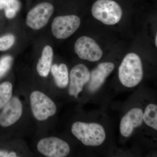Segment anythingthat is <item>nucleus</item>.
I'll return each instance as SVG.
<instances>
[{
    "mask_svg": "<svg viewBox=\"0 0 157 157\" xmlns=\"http://www.w3.org/2000/svg\"><path fill=\"white\" fill-rule=\"evenodd\" d=\"M119 78L124 86L131 88L137 85L143 77L142 62L136 53L128 54L119 68Z\"/></svg>",
    "mask_w": 157,
    "mask_h": 157,
    "instance_id": "f257e3e1",
    "label": "nucleus"
},
{
    "mask_svg": "<svg viewBox=\"0 0 157 157\" xmlns=\"http://www.w3.org/2000/svg\"><path fill=\"white\" fill-rule=\"evenodd\" d=\"M71 130L73 135L86 146H99L106 138L105 131L100 124L76 122Z\"/></svg>",
    "mask_w": 157,
    "mask_h": 157,
    "instance_id": "f03ea898",
    "label": "nucleus"
},
{
    "mask_svg": "<svg viewBox=\"0 0 157 157\" xmlns=\"http://www.w3.org/2000/svg\"><path fill=\"white\" fill-rule=\"evenodd\" d=\"M93 17L107 25L119 22L123 11L120 5L112 0H98L92 7Z\"/></svg>",
    "mask_w": 157,
    "mask_h": 157,
    "instance_id": "7ed1b4c3",
    "label": "nucleus"
},
{
    "mask_svg": "<svg viewBox=\"0 0 157 157\" xmlns=\"http://www.w3.org/2000/svg\"><path fill=\"white\" fill-rule=\"evenodd\" d=\"M31 108L34 117L37 120H46L56 112V107L53 101L39 91H35L30 97Z\"/></svg>",
    "mask_w": 157,
    "mask_h": 157,
    "instance_id": "20e7f679",
    "label": "nucleus"
},
{
    "mask_svg": "<svg viewBox=\"0 0 157 157\" xmlns=\"http://www.w3.org/2000/svg\"><path fill=\"white\" fill-rule=\"evenodd\" d=\"M80 25V18L76 15L58 16L53 20L52 31L57 39H66L75 33Z\"/></svg>",
    "mask_w": 157,
    "mask_h": 157,
    "instance_id": "39448f33",
    "label": "nucleus"
},
{
    "mask_svg": "<svg viewBox=\"0 0 157 157\" xmlns=\"http://www.w3.org/2000/svg\"><path fill=\"white\" fill-rule=\"evenodd\" d=\"M74 49L80 59L90 62L99 60L103 56L102 49L94 39L86 36L78 38Z\"/></svg>",
    "mask_w": 157,
    "mask_h": 157,
    "instance_id": "423d86ee",
    "label": "nucleus"
},
{
    "mask_svg": "<svg viewBox=\"0 0 157 157\" xmlns=\"http://www.w3.org/2000/svg\"><path fill=\"white\" fill-rule=\"evenodd\" d=\"M39 152L48 157H64L69 154L70 147L66 141L56 137L42 139L38 142Z\"/></svg>",
    "mask_w": 157,
    "mask_h": 157,
    "instance_id": "0eeeda50",
    "label": "nucleus"
},
{
    "mask_svg": "<svg viewBox=\"0 0 157 157\" xmlns=\"http://www.w3.org/2000/svg\"><path fill=\"white\" fill-rule=\"evenodd\" d=\"M54 11V7L47 2L40 3L29 11L26 24L35 30L42 28L48 23Z\"/></svg>",
    "mask_w": 157,
    "mask_h": 157,
    "instance_id": "6e6552de",
    "label": "nucleus"
},
{
    "mask_svg": "<svg viewBox=\"0 0 157 157\" xmlns=\"http://www.w3.org/2000/svg\"><path fill=\"white\" fill-rule=\"evenodd\" d=\"M90 77L89 70L84 65L79 64L73 67L70 73V95L77 98L84 85L88 82Z\"/></svg>",
    "mask_w": 157,
    "mask_h": 157,
    "instance_id": "1a4fd4ad",
    "label": "nucleus"
},
{
    "mask_svg": "<svg viewBox=\"0 0 157 157\" xmlns=\"http://www.w3.org/2000/svg\"><path fill=\"white\" fill-rule=\"evenodd\" d=\"M22 105L17 97H13L3 107L0 113V125L10 126L16 123L21 117Z\"/></svg>",
    "mask_w": 157,
    "mask_h": 157,
    "instance_id": "9d476101",
    "label": "nucleus"
},
{
    "mask_svg": "<svg viewBox=\"0 0 157 157\" xmlns=\"http://www.w3.org/2000/svg\"><path fill=\"white\" fill-rule=\"evenodd\" d=\"M114 64L105 62L99 64L90 73L88 89L92 92L98 90L104 83L105 79L114 70Z\"/></svg>",
    "mask_w": 157,
    "mask_h": 157,
    "instance_id": "9b49d317",
    "label": "nucleus"
},
{
    "mask_svg": "<svg viewBox=\"0 0 157 157\" xmlns=\"http://www.w3.org/2000/svg\"><path fill=\"white\" fill-rule=\"evenodd\" d=\"M143 110L140 108H133L122 118L120 123L121 134L125 137L132 135L135 128L140 126L143 123Z\"/></svg>",
    "mask_w": 157,
    "mask_h": 157,
    "instance_id": "f8f14e48",
    "label": "nucleus"
},
{
    "mask_svg": "<svg viewBox=\"0 0 157 157\" xmlns=\"http://www.w3.org/2000/svg\"><path fill=\"white\" fill-rule=\"evenodd\" d=\"M53 50L51 46L46 45L42 50V56L37 65V70L40 76L46 77L49 73L52 59Z\"/></svg>",
    "mask_w": 157,
    "mask_h": 157,
    "instance_id": "ddd939ff",
    "label": "nucleus"
},
{
    "mask_svg": "<svg viewBox=\"0 0 157 157\" xmlns=\"http://www.w3.org/2000/svg\"><path fill=\"white\" fill-rule=\"evenodd\" d=\"M51 72L56 85L61 88L67 87L69 82L68 68L65 64L59 66L56 64L52 67Z\"/></svg>",
    "mask_w": 157,
    "mask_h": 157,
    "instance_id": "4468645a",
    "label": "nucleus"
},
{
    "mask_svg": "<svg viewBox=\"0 0 157 157\" xmlns=\"http://www.w3.org/2000/svg\"><path fill=\"white\" fill-rule=\"evenodd\" d=\"M143 121L148 126L157 130V106L150 104L147 107L143 113Z\"/></svg>",
    "mask_w": 157,
    "mask_h": 157,
    "instance_id": "2eb2a0df",
    "label": "nucleus"
},
{
    "mask_svg": "<svg viewBox=\"0 0 157 157\" xmlns=\"http://www.w3.org/2000/svg\"><path fill=\"white\" fill-rule=\"evenodd\" d=\"M12 95V85L9 82L0 85V109L2 108L11 99Z\"/></svg>",
    "mask_w": 157,
    "mask_h": 157,
    "instance_id": "dca6fc26",
    "label": "nucleus"
},
{
    "mask_svg": "<svg viewBox=\"0 0 157 157\" xmlns=\"http://www.w3.org/2000/svg\"><path fill=\"white\" fill-rule=\"evenodd\" d=\"M20 3L18 0H9L5 7V13L9 18H13L19 10Z\"/></svg>",
    "mask_w": 157,
    "mask_h": 157,
    "instance_id": "f3484780",
    "label": "nucleus"
},
{
    "mask_svg": "<svg viewBox=\"0 0 157 157\" xmlns=\"http://www.w3.org/2000/svg\"><path fill=\"white\" fill-rule=\"evenodd\" d=\"M15 38L13 35H8L0 38V51L9 49L14 44Z\"/></svg>",
    "mask_w": 157,
    "mask_h": 157,
    "instance_id": "a211bd4d",
    "label": "nucleus"
},
{
    "mask_svg": "<svg viewBox=\"0 0 157 157\" xmlns=\"http://www.w3.org/2000/svg\"><path fill=\"white\" fill-rule=\"evenodd\" d=\"M12 58L7 56L3 57L0 60V78L2 77L11 67Z\"/></svg>",
    "mask_w": 157,
    "mask_h": 157,
    "instance_id": "6ab92c4d",
    "label": "nucleus"
},
{
    "mask_svg": "<svg viewBox=\"0 0 157 157\" xmlns=\"http://www.w3.org/2000/svg\"><path fill=\"white\" fill-rule=\"evenodd\" d=\"M9 0H0V9H5Z\"/></svg>",
    "mask_w": 157,
    "mask_h": 157,
    "instance_id": "aec40b11",
    "label": "nucleus"
},
{
    "mask_svg": "<svg viewBox=\"0 0 157 157\" xmlns=\"http://www.w3.org/2000/svg\"><path fill=\"white\" fill-rule=\"evenodd\" d=\"M8 154L9 153L7 151H0V157H8Z\"/></svg>",
    "mask_w": 157,
    "mask_h": 157,
    "instance_id": "412c9836",
    "label": "nucleus"
},
{
    "mask_svg": "<svg viewBox=\"0 0 157 157\" xmlns=\"http://www.w3.org/2000/svg\"><path fill=\"white\" fill-rule=\"evenodd\" d=\"M17 157V155L14 152H12L10 153L8 155V157Z\"/></svg>",
    "mask_w": 157,
    "mask_h": 157,
    "instance_id": "4be33fe9",
    "label": "nucleus"
},
{
    "mask_svg": "<svg viewBox=\"0 0 157 157\" xmlns=\"http://www.w3.org/2000/svg\"><path fill=\"white\" fill-rule=\"evenodd\" d=\"M157 36L156 35V37H155V45H156V47H157Z\"/></svg>",
    "mask_w": 157,
    "mask_h": 157,
    "instance_id": "5701e85b",
    "label": "nucleus"
}]
</instances>
